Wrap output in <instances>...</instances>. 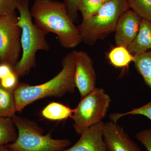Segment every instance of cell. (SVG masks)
<instances>
[{"label":"cell","instance_id":"6da1fadb","mask_svg":"<svg viewBox=\"0 0 151 151\" xmlns=\"http://www.w3.org/2000/svg\"><path fill=\"white\" fill-rule=\"evenodd\" d=\"M30 12L35 23L47 33L56 35L62 47L75 48L82 42L79 29L63 2L35 0Z\"/></svg>","mask_w":151,"mask_h":151},{"label":"cell","instance_id":"7a4b0ae2","mask_svg":"<svg viewBox=\"0 0 151 151\" xmlns=\"http://www.w3.org/2000/svg\"><path fill=\"white\" fill-rule=\"evenodd\" d=\"M62 66L57 75L43 84L31 85L20 82L14 91L17 112H21L26 106L40 99L61 97L67 93H74L75 58L73 51L63 58Z\"/></svg>","mask_w":151,"mask_h":151},{"label":"cell","instance_id":"3957f363","mask_svg":"<svg viewBox=\"0 0 151 151\" xmlns=\"http://www.w3.org/2000/svg\"><path fill=\"white\" fill-rule=\"evenodd\" d=\"M17 10L19 14L17 24L22 29V55L13 70L20 77L27 75L35 67L37 51H48L50 47L46 37L48 33L39 27L33 21L29 0H19Z\"/></svg>","mask_w":151,"mask_h":151},{"label":"cell","instance_id":"277c9868","mask_svg":"<svg viewBox=\"0 0 151 151\" xmlns=\"http://www.w3.org/2000/svg\"><path fill=\"white\" fill-rule=\"evenodd\" d=\"M126 0H110L94 14L77 26L82 38V42L93 45L115 31L121 15L129 9Z\"/></svg>","mask_w":151,"mask_h":151},{"label":"cell","instance_id":"5b68a950","mask_svg":"<svg viewBox=\"0 0 151 151\" xmlns=\"http://www.w3.org/2000/svg\"><path fill=\"white\" fill-rule=\"evenodd\" d=\"M12 121L17 129L18 136L14 142L7 145L12 151H63L70 146L67 139H55L50 133L44 130L36 122L14 115Z\"/></svg>","mask_w":151,"mask_h":151},{"label":"cell","instance_id":"8992f818","mask_svg":"<svg viewBox=\"0 0 151 151\" xmlns=\"http://www.w3.org/2000/svg\"><path fill=\"white\" fill-rule=\"evenodd\" d=\"M111 102V97L102 88H95L81 99L73 109V127L77 134L81 135L89 127L102 122L106 116Z\"/></svg>","mask_w":151,"mask_h":151},{"label":"cell","instance_id":"52a82bcc","mask_svg":"<svg viewBox=\"0 0 151 151\" xmlns=\"http://www.w3.org/2000/svg\"><path fill=\"white\" fill-rule=\"evenodd\" d=\"M17 14L0 18V61L14 67L22 51V29Z\"/></svg>","mask_w":151,"mask_h":151},{"label":"cell","instance_id":"ba28073f","mask_svg":"<svg viewBox=\"0 0 151 151\" xmlns=\"http://www.w3.org/2000/svg\"><path fill=\"white\" fill-rule=\"evenodd\" d=\"M73 52L75 58L74 82L81 99L96 88V73L93 60L87 52L82 50Z\"/></svg>","mask_w":151,"mask_h":151},{"label":"cell","instance_id":"9c48e42d","mask_svg":"<svg viewBox=\"0 0 151 151\" xmlns=\"http://www.w3.org/2000/svg\"><path fill=\"white\" fill-rule=\"evenodd\" d=\"M103 139L108 151H142L124 129L111 121L105 124Z\"/></svg>","mask_w":151,"mask_h":151},{"label":"cell","instance_id":"30bf717a","mask_svg":"<svg viewBox=\"0 0 151 151\" xmlns=\"http://www.w3.org/2000/svg\"><path fill=\"white\" fill-rule=\"evenodd\" d=\"M142 19L131 9L119 18L115 28L116 46L128 47L137 35Z\"/></svg>","mask_w":151,"mask_h":151},{"label":"cell","instance_id":"8fae6325","mask_svg":"<svg viewBox=\"0 0 151 151\" xmlns=\"http://www.w3.org/2000/svg\"><path fill=\"white\" fill-rule=\"evenodd\" d=\"M104 125L102 121L89 127L74 145L63 151H108L103 139Z\"/></svg>","mask_w":151,"mask_h":151},{"label":"cell","instance_id":"7c38bea8","mask_svg":"<svg viewBox=\"0 0 151 151\" xmlns=\"http://www.w3.org/2000/svg\"><path fill=\"white\" fill-rule=\"evenodd\" d=\"M127 48L134 55L151 49V21L142 19L137 35Z\"/></svg>","mask_w":151,"mask_h":151},{"label":"cell","instance_id":"4fadbf2b","mask_svg":"<svg viewBox=\"0 0 151 151\" xmlns=\"http://www.w3.org/2000/svg\"><path fill=\"white\" fill-rule=\"evenodd\" d=\"M73 109L61 103L52 102L49 103L41 111L43 118L51 121H60L71 118Z\"/></svg>","mask_w":151,"mask_h":151},{"label":"cell","instance_id":"5bb4252c","mask_svg":"<svg viewBox=\"0 0 151 151\" xmlns=\"http://www.w3.org/2000/svg\"><path fill=\"white\" fill-rule=\"evenodd\" d=\"M17 112L14 91L0 84V116L12 119Z\"/></svg>","mask_w":151,"mask_h":151},{"label":"cell","instance_id":"9a60e30c","mask_svg":"<svg viewBox=\"0 0 151 151\" xmlns=\"http://www.w3.org/2000/svg\"><path fill=\"white\" fill-rule=\"evenodd\" d=\"M108 58L113 66L123 68L128 66L131 62H134L135 56L129 51L127 47L116 46L108 53Z\"/></svg>","mask_w":151,"mask_h":151},{"label":"cell","instance_id":"2e32d148","mask_svg":"<svg viewBox=\"0 0 151 151\" xmlns=\"http://www.w3.org/2000/svg\"><path fill=\"white\" fill-rule=\"evenodd\" d=\"M135 56L134 63L135 68L151 89V50Z\"/></svg>","mask_w":151,"mask_h":151},{"label":"cell","instance_id":"e0dca14e","mask_svg":"<svg viewBox=\"0 0 151 151\" xmlns=\"http://www.w3.org/2000/svg\"><path fill=\"white\" fill-rule=\"evenodd\" d=\"M17 136L18 132L12 119L0 116V146L14 142Z\"/></svg>","mask_w":151,"mask_h":151},{"label":"cell","instance_id":"ac0fdd59","mask_svg":"<svg viewBox=\"0 0 151 151\" xmlns=\"http://www.w3.org/2000/svg\"><path fill=\"white\" fill-rule=\"evenodd\" d=\"M130 9L142 19L151 21V0H126Z\"/></svg>","mask_w":151,"mask_h":151},{"label":"cell","instance_id":"d6986e66","mask_svg":"<svg viewBox=\"0 0 151 151\" xmlns=\"http://www.w3.org/2000/svg\"><path fill=\"white\" fill-rule=\"evenodd\" d=\"M103 4V0H79L77 7L84 20L96 13Z\"/></svg>","mask_w":151,"mask_h":151},{"label":"cell","instance_id":"ffe728a7","mask_svg":"<svg viewBox=\"0 0 151 151\" xmlns=\"http://www.w3.org/2000/svg\"><path fill=\"white\" fill-rule=\"evenodd\" d=\"M142 115L151 120V101L142 107L135 108L129 112L124 113H116L110 114L109 118L111 121L117 123L118 120L123 116L127 115Z\"/></svg>","mask_w":151,"mask_h":151},{"label":"cell","instance_id":"44dd1931","mask_svg":"<svg viewBox=\"0 0 151 151\" xmlns=\"http://www.w3.org/2000/svg\"><path fill=\"white\" fill-rule=\"evenodd\" d=\"M19 0H0V18L17 14Z\"/></svg>","mask_w":151,"mask_h":151},{"label":"cell","instance_id":"7402d4cb","mask_svg":"<svg viewBox=\"0 0 151 151\" xmlns=\"http://www.w3.org/2000/svg\"><path fill=\"white\" fill-rule=\"evenodd\" d=\"M19 78L13 71L5 78L0 80V84L5 89L14 91L19 84Z\"/></svg>","mask_w":151,"mask_h":151},{"label":"cell","instance_id":"603a6c76","mask_svg":"<svg viewBox=\"0 0 151 151\" xmlns=\"http://www.w3.org/2000/svg\"><path fill=\"white\" fill-rule=\"evenodd\" d=\"M63 3L67 9L70 18L74 22L78 20V10L77 5L79 0H63Z\"/></svg>","mask_w":151,"mask_h":151},{"label":"cell","instance_id":"cb8c5ba5","mask_svg":"<svg viewBox=\"0 0 151 151\" xmlns=\"http://www.w3.org/2000/svg\"><path fill=\"white\" fill-rule=\"evenodd\" d=\"M136 137L147 151H151V129L140 131L137 133Z\"/></svg>","mask_w":151,"mask_h":151},{"label":"cell","instance_id":"d4e9b609","mask_svg":"<svg viewBox=\"0 0 151 151\" xmlns=\"http://www.w3.org/2000/svg\"><path fill=\"white\" fill-rule=\"evenodd\" d=\"M13 68L7 63H0V80L9 75L13 71Z\"/></svg>","mask_w":151,"mask_h":151},{"label":"cell","instance_id":"484cf974","mask_svg":"<svg viewBox=\"0 0 151 151\" xmlns=\"http://www.w3.org/2000/svg\"><path fill=\"white\" fill-rule=\"evenodd\" d=\"M0 151H12L8 147L7 145L0 146Z\"/></svg>","mask_w":151,"mask_h":151},{"label":"cell","instance_id":"4316f807","mask_svg":"<svg viewBox=\"0 0 151 151\" xmlns=\"http://www.w3.org/2000/svg\"><path fill=\"white\" fill-rule=\"evenodd\" d=\"M109 1H110V0H103V2H104V3L107 2H108Z\"/></svg>","mask_w":151,"mask_h":151},{"label":"cell","instance_id":"83f0119b","mask_svg":"<svg viewBox=\"0 0 151 151\" xmlns=\"http://www.w3.org/2000/svg\"><path fill=\"white\" fill-rule=\"evenodd\" d=\"M1 61H0V63H1Z\"/></svg>","mask_w":151,"mask_h":151}]
</instances>
